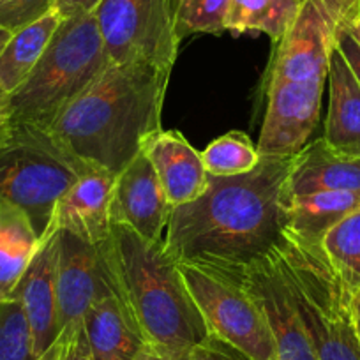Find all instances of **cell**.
Listing matches in <instances>:
<instances>
[{
  "label": "cell",
  "instance_id": "6da1fadb",
  "mask_svg": "<svg viewBox=\"0 0 360 360\" xmlns=\"http://www.w3.org/2000/svg\"><path fill=\"white\" fill-rule=\"evenodd\" d=\"M292 155H262L248 173L209 175L200 198L173 207L162 237L179 265H193L223 281H238L290 224Z\"/></svg>",
  "mask_w": 360,
  "mask_h": 360
},
{
  "label": "cell",
  "instance_id": "7a4b0ae2",
  "mask_svg": "<svg viewBox=\"0 0 360 360\" xmlns=\"http://www.w3.org/2000/svg\"><path fill=\"white\" fill-rule=\"evenodd\" d=\"M359 16L360 0H304L269 65L259 155H292L309 141L320 122L330 55Z\"/></svg>",
  "mask_w": 360,
  "mask_h": 360
},
{
  "label": "cell",
  "instance_id": "3957f363",
  "mask_svg": "<svg viewBox=\"0 0 360 360\" xmlns=\"http://www.w3.org/2000/svg\"><path fill=\"white\" fill-rule=\"evenodd\" d=\"M169 72L148 64H110L50 126L69 152L119 175L161 131Z\"/></svg>",
  "mask_w": 360,
  "mask_h": 360
},
{
  "label": "cell",
  "instance_id": "277c9868",
  "mask_svg": "<svg viewBox=\"0 0 360 360\" xmlns=\"http://www.w3.org/2000/svg\"><path fill=\"white\" fill-rule=\"evenodd\" d=\"M106 251L148 345L166 359L184 360L209 338L205 320L165 242L147 240L126 224L112 223Z\"/></svg>",
  "mask_w": 360,
  "mask_h": 360
},
{
  "label": "cell",
  "instance_id": "5b68a950",
  "mask_svg": "<svg viewBox=\"0 0 360 360\" xmlns=\"http://www.w3.org/2000/svg\"><path fill=\"white\" fill-rule=\"evenodd\" d=\"M318 360H360L352 313L353 288L321 248V240L286 228L270 249Z\"/></svg>",
  "mask_w": 360,
  "mask_h": 360
},
{
  "label": "cell",
  "instance_id": "8992f818",
  "mask_svg": "<svg viewBox=\"0 0 360 360\" xmlns=\"http://www.w3.org/2000/svg\"><path fill=\"white\" fill-rule=\"evenodd\" d=\"M108 65L94 13L62 18L36 68L11 94L13 124L50 129Z\"/></svg>",
  "mask_w": 360,
  "mask_h": 360
},
{
  "label": "cell",
  "instance_id": "52a82bcc",
  "mask_svg": "<svg viewBox=\"0 0 360 360\" xmlns=\"http://www.w3.org/2000/svg\"><path fill=\"white\" fill-rule=\"evenodd\" d=\"M90 169L94 166L69 152L50 129L13 124L0 141V203L22 209L43 240L53 231L60 196Z\"/></svg>",
  "mask_w": 360,
  "mask_h": 360
},
{
  "label": "cell",
  "instance_id": "ba28073f",
  "mask_svg": "<svg viewBox=\"0 0 360 360\" xmlns=\"http://www.w3.org/2000/svg\"><path fill=\"white\" fill-rule=\"evenodd\" d=\"M94 15L110 64L172 71L180 44L172 0H101Z\"/></svg>",
  "mask_w": 360,
  "mask_h": 360
},
{
  "label": "cell",
  "instance_id": "9c48e42d",
  "mask_svg": "<svg viewBox=\"0 0 360 360\" xmlns=\"http://www.w3.org/2000/svg\"><path fill=\"white\" fill-rule=\"evenodd\" d=\"M179 266L210 335L251 360H278L269 323L244 290L193 265Z\"/></svg>",
  "mask_w": 360,
  "mask_h": 360
},
{
  "label": "cell",
  "instance_id": "30bf717a",
  "mask_svg": "<svg viewBox=\"0 0 360 360\" xmlns=\"http://www.w3.org/2000/svg\"><path fill=\"white\" fill-rule=\"evenodd\" d=\"M108 240L94 245L69 231L57 230V306L60 330L82 321L90 304L115 278L106 251Z\"/></svg>",
  "mask_w": 360,
  "mask_h": 360
},
{
  "label": "cell",
  "instance_id": "8fae6325",
  "mask_svg": "<svg viewBox=\"0 0 360 360\" xmlns=\"http://www.w3.org/2000/svg\"><path fill=\"white\" fill-rule=\"evenodd\" d=\"M235 286L244 290L265 316L274 338L278 360H318L270 252L249 265Z\"/></svg>",
  "mask_w": 360,
  "mask_h": 360
},
{
  "label": "cell",
  "instance_id": "7c38bea8",
  "mask_svg": "<svg viewBox=\"0 0 360 360\" xmlns=\"http://www.w3.org/2000/svg\"><path fill=\"white\" fill-rule=\"evenodd\" d=\"M172 209L154 166L140 152L115 179L112 223L126 224L147 240H162Z\"/></svg>",
  "mask_w": 360,
  "mask_h": 360
},
{
  "label": "cell",
  "instance_id": "4fadbf2b",
  "mask_svg": "<svg viewBox=\"0 0 360 360\" xmlns=\"http://www.w3.org/2000/svg\"><path fill=\"white\" fill-rule=\"evenodd\" d=\"M9 299L22 302L32 330L34 353L39 359L62 334L57 306V230L41 240Z\"/></svg>",
  "mask_w": 360,
  "mask_h": 360
},
{
  "label": "cell",
  "instance_id": "5bb4252c",
  "mask_svg": "<svg viewBox=\"0 0 360 360\" xmlns=\"http://www.w3.org/2000/svg\"><path fill=\"white\" fill-rule=\"evenodd\" d=\"M82 325L94 360H134L147 345L117 278L90 304Z\"/></svg>",
  "mask_w": 360,
  "mask_h": 360
},
{
  "label": "cell",
  "instance_id": "9a60e30c",
  "mask_svg": "<svg viewBox=\"0 0 360 360\" xmlns=\"http://www.w3.org/2000/svg\"><path fill=\"white\" fill-rule=\"evenodd\" d=\"M115 173L90 169L60 196L55 205L51 226L65 230L89 244H105L112 233V205Z\"/></svg>",
  "mask_w": 360,
  "mask_h": 360
},
{
  "label": "cell",
  "instance_id": "2e32d148",
  "mask_svg": "<svg viewBox=\"0 0 360 360\" xmlns=\"http://www.w3.org/2000/svg\"><path fill=\"white\" fill-rule=\"evenodd\" d=\"M141 152L154 166L172 207L195 202L209 188L202 152L176 131L161 129L150 134L141 145Z\"/></svg>",
  "mask_w": 360,
  "mask_h": 360
},
{
  "label": "cell",
  "instance_id": "e0dca14e",
  "mask_svg": "<svg viewBox=\"0 0 360 360\" xmlns=\"http://www.w3.org/2000/svg\"><path fill=\"white\" fill-rule=\"evenodd\" d=\"M288 184L292 198L320 191L360 193V158L339 154L323 138L307 141L293 154Z\"/></svg>",
  "mask_w": 360,
  "mask_h": 360
},
{
  "label": "cell",
  "instance_id": "ac0fdd59",
  "mask_svg": "<svg viewBox=\"0 0 360 360\" xmlns=\"http://www.w3.org/2000/svg\"><path fill=\"white\" fill-rule=\"evenodd\" d=\"M327 82L328 112L321 138L339 154L360 158V85L338 46L330 55Z\"/></svg>",
  "mask_w": 360,
  "mask_h": 360
},
{
  "label": "cell",
  "instance_id": "d6986e66",
  "mask_svg": "<svg viewBox=\"0 0 360 360\" xmlns=\"http://www.w3.org/2000/svg\"><path fill=\"white\" fill-rule=\"evenodd\" d=\"M39 245L29 216L11 203H0V300L11 297Z\"/></svg>",
  "mask_w": 360,
  "mask_h": 360
},
{
  "label": "cell",
  "instance_id": "ffe728a7",
  "mask_svg": "<svg viewBox=\"0 0 360 360\" xmlns=\"http://www.w3.org/2000/svg\"><path fill=\"white\" fill-rule=\"evenodd\" d=\"M60 20V15L53 9L11 34L4 50L0 51V89L4 92L13 94L25 82L46 50Z\"/></svg>",
  "mask_w": 360,
  "mask_h": 360
},
{
  "label": "cell",
  "instance_id": "44dd1931",
  "mask_svg": "<svg viewBox=\"0 0 360 360\" xmlns=\"http://www.w3.org/2000/svg\"><path fill=\"white\" fill-rule=\"evenodd\" d=\"M360 209V193L320 191L297 196L290 207V228L321 240L330 228Z\"/></svg>",
  "mask_w": 360,
  "mask_h": 360
},
{
  "label": "cell",
  "instance_id": "7402d4cb",
  "mask_svg": "<svg viewBox=\"0 0 360 360\" xmlns=\"http://www.w3.org/2000/svg\"><path fill=\"white\" fill-rule=\"evenodd\" d=\"M299 0H230L226 30L233 34L263 32L278 43L295 20Z\"/></svg>",
  "mask_w": 360,
  "mask_h": 360
},
{
  "label": "cell",
  "instance_id": "603a6c76",
  "mask_svg": "<svg viewBox=\"0 0 360 360\" xmlns=\"http://www.w3.org/2000/svg\"><path fill=\"white\" fill-rule=\"evenodd\" d=\"M321 248L353 290L360 288V209L325 233Z\"/></svg>",
  "mask_w": 360,
  "mask_h": 360
},
{
  "label": "cell",
  "instance_id": "cb8c5ba5",
  "mask_svg": "<svg viewBox=\"0 0 360 360\" xmlns=\"http://www.w3.org/2000/svg\"><path fill=\"white\" fill-rule=\"evenodd\" d=\"M203 165L212 176H233L248 173L259 162L258 148L240 131L223 134L202 152Z\"/></svg>",
  "mask_w": 360,
  "mask_h": 360
},
{
  "label": "cell",
  "instance_id": "d4e9b609",
  "mask_svg": "<svg viewBox=\"0 0 360 360\" xmlns=\"http://www.w3.org/2000/svg\"><path fill=\"white\" fill-rule=\"evenodd\" d=\"M176 36L221 34L226 30L230 0H172Z\"/></svg>",
  "mask_w": 360,
  "mask_h": 360
},
{
  "label": "cell",
  "instance_id": "484cf974",
  "mask_svg": "<svg viewBox=\"0 0 360 360\" xmlns=\"http://www.w3.org/2000/svg\"><path fill=\"white\" fill-rule=\"evenodd\" d=\"M0 360H37L29 320L16 299L0 300Z\"/></svg>",
  "mask_w": 360,
  "mask_h": 360
},
{
  "label": "cell",
  "instance_id": "4316f807",
  "mask_svg": "<svg viewBox=\"0 0 360 360\" xmlns=\"http://www.w3.org/2000/svg\"><path fill=\"white\" fill-rule=\"evenodd\" d=\"M57 0H6L0 6V27L16 32L55 9Z\"/></svg>",
  "mask_w": 360,
  "mask_h": 360
},
{
  "label": "cell",
  "instance_id": "83f0119b",
  "mask_svg": "<svg viewBox=\"0 0 360 360\" xmlns=\"http://www.w3.org/2000/svg\"><path fill=\"white\" fill-rule=\"evenodd\" d=\"M58 360H94L82 321L62 330L58 338Z\"/></svg>",
  "mask_w": 360,
  "mask_h": 360
},
{
  "label": "cell",
  "instance_id": "f1b7e54d",
  "mask_svg": "<svg viewBox=\"0 0 360 360\" xmlns=\"http://www.w3.org/2000/svg\"><path fill=\"white\" fill-rule=\"evenodd\" d=\"M184 360H251L248 355L238 352L221 339L209 335L202 345L191 349Z\"/></svg>",
  "mask_w": 360,
  "mask_h": 360
},
{
  "label": "cell",
  "instance_id": "f546056e",
  "mask_svg": "<svg viewBox=\"0 0 360 360\" xmlns=\"http://www.w3.org/2000/svg\"><path fill=\"white\" fill-rule=\"evenodd\" d=\"M348 29H346L345 32L339 36L338 50L341 51V55L345 57L346 64L349 65L353 76H355V79L359 82V85H360V44L353 39V36L349 34Z\"/></svg>",
  "mask_w": 360,
  "mask_h": 360
},
{
  "label": "cell",
  "instance_id": "4dcf8cb0",
  "mask_svg": "<svg viewBox=\"0 0 360 360\" xmlns=\"http://www.w3.org/2000/svg\"><path fill=\"white\" fill-rule=\"evenodd\" d=\"M101 0H57L55 2V11L60 15V18H71V16L89 15L94 13Z\"/></svg>",
  "mask_w": 360,
  "mask_h": 360
},
{
  "label": "cell",
  "instance_id": "1f68e13d",
  "mask_svg": "<svg viewBox=\"0 0 360 360\" xmlns=\"http://www.w3.org/2000/svg\"><path fill=\"white\" fill-rule=\"evenodd\" d=\"M13 127L11 94L0 89V141L4 140Z\"/></svg>",
  "mask_w": 360,
  "mask_h": 360
},
{
  "label": "cell",
  "instance_id": "d6a6232c",
  "mask_svg": "<svg viewBox=\"0 0 360 360\" xmlns=\"http://www.w3.org/2000/svg\"><path fill=\"white\" fill-rule=\"evenodd\" d=\"M352 313H353V323H355L356 334H359V338H360V288L353 290Z\"/></svg>",
  "mask_w": 360,
  "mask_h": 360
},
{
  "label": "cell",
  "instance_id": "836d02e7",
  "mask_svg": "<svg viewBox=\"0 0 360 360\" xmlns=\"http://www.w3.org/2000/svg\"><path fill=\"white\" fill-rule=\"evenodd\" d=\"M134 360H169V359H166L162 353H159L154 346H150L147 342V345L143 346V349L138 353V356Z\"/></svg>",
  "mask_w": 360,
  "mask_h": 360
},
{
  "label": "cell",
  "instance_id": "e575fe53",
  "mask_svg": "<svg viewBox=\"0 0 360 360\" xmlns=\"http://www.w3.org/2000/svg\"><path fill=\"white\" fill-rule=\"evenodd\" d=\"M37 360H58V339H57V342H55V345L51 346V348L48 349L44 355H41Z\"/></svg>",
  "mask_w": 360,
  "mask_h": 360
},
{
  "label": "cell",
  "instance_id": "d590c367",
  "mask_svg": "<svg viewBox=\"0 0 360 360\" xmlns=\"http://www.w3.org/2000/svg\"><path fill=\"white\" fill-rule=\"evenodd\" d=\"M348 30H349V34L353 36V39L360 44V16L352 23V25H349Z\"/></svg>",
  "mask_w": 360,
  "mask_h": 360
},
{
  "label": "cell",
  "instance_id": "8d00e7d4",
  "mask_svg": "<svg viewBox=\"0 0 360 360\" xmlns=\"http://www.w3.org/2000/svg\"><path fill=\"white\" fill-rule=\"evenodd\" d=\"M13 32H9L8 29H4V27H0V51L4 50L6 43L9 41V37H11Z\"/></svg>",
  "mask_w": 360,
  "mask_h": 360
},
{
  "label": "cell",
  "instance_id": "74e56055",
  "mask_svg": "<svg viewBox=\"0 0 360 360\" xmlns=\"http://www.w3.org/2000/svg\"><path fill=\"white\" fill-rule=\"evenodd\" d=\"M4 2H6V0H0V6H2V4H4Z\"/></svg>",
  "mask_w": 360,
  "mask_h": 360
},
{
  "label": "cell",
  "instance_id": "f35d334b",
  "mask_svg": "<svg viewBox=\"0 0 360 360\" xmlns=\"http://www.w3.org/2000/svg\"><path fill=\"white\" fill-rule=\"evenodd\" d=\"M299 2H300V4H302V2H304V0H299Z\"/></svg>",
  "mask_w": 360,
  "mask_h": 360
}]
</instances>
